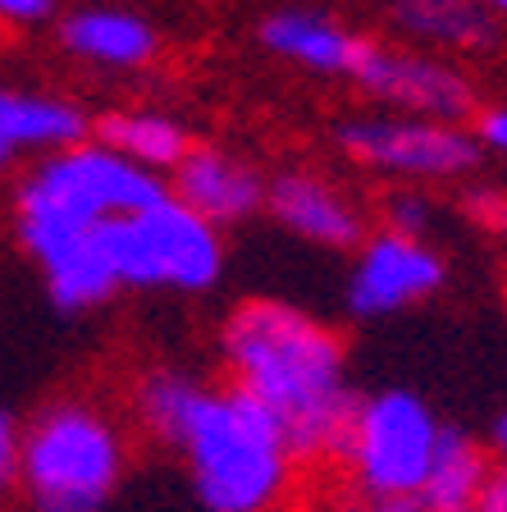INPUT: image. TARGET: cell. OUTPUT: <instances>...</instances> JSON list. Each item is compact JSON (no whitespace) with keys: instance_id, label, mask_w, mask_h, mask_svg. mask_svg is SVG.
Returning a JSON list of instances; mask_svg holds the SVG:
<instances>
[{"instance_id":"5","label":"cell","mask_w":507,"mask_h":512,"mask_svg":"<svg viewBox=\"0 0 507 512\" xmlns=\"http://www.w3.org/2000/svg\"><path fill=\"white\" fill-rule=\"evenodd\" d=\"M439 435L444 421L412 389L361 394L334 458L343 503L416 499L439 453Z\"/></svg>"},{"instance_id":"12","label":"cell","mask_w":507,"mask_h":512,"mask_svg":"<svg viewBox=\"0 0 507 512\" xmlns=\"http://www.w3.org/2000/svg\"><path fill=\"white\" fill-rule=\"evenodd\" d=\"M265 174L233 156L220 142H192V151L169 174V197L211 220L215 229H238L265 211Z\"/></svg>"},{"instance_id":"20","label":"cell","mask_w":507,"mask_h":512,"mask_svg":"<svg viewBox=\"0 0 507 512\" xmlns=\"http://www.w3.org/2000/svg\"><path fill=\"white\" fill-rule=\"evenodd\" d=\"M64 14V0H0V28L32 32Z\"/></svg>"},{"instance_id":"28","label":"cell","mask_w":507,"mask_h":512,"mask_svg":"<svg viewBox=\"0 0 507 512\" xmlns=\"http://www.w3.org/2000/svg\"><path fill=\"white\" fill-rule=\"evenodd\" d=\"M297 512H334V508H297Z\"/></svg>"},{"instance_id":"25","label":"cell","mask_w":507,"mask_h":512,"mask_svg":"<svg viewBox=\"0 0 507 512\" xmlns=\"http://www.w3.org/2000/svg\"><path fill=\"white\" fill-rule=\"evenodd\" d=\"M348 512H430L421 499H375V503H343Z\"/></svg>"},{"instance_id":"14","label":"cell","mask_w":507,"mask_h":512,"mask_svg":"<svg viewBox=\"0 0 507 512\" xmlns=\"http://www.w3.org/2000/svg\"><path fill=\"white\" fill-rule=\"evenodd\" d=\"M92 138V115L64 92L0 87V174Z\"/></svg>"},{"instance_id":"6","label":"cell","mask_w":507,"mask_h":512,"mask_svg":"<svg viewBox=\"0 0 507 512\" xmlns=\"http://www.w3.org/2000/svg\"><path fill=\"white\" fill-rule=\"evenodd\" d=\"M101 256L110 261L119 279V293H183V298H201L224 279V229L211 220H201L192 206L179 197H160L156 206L138 215H119L96 229Z\"/></svg>"},{"instance_id":"19","label":"cell","mask_w":507,"mask_h":512,"mask_svg":"<svg viewBox=\"0 0 507 512\" xmlns=\"http://www.w3.org/2000/svg\"><path fill=\"white\" fill-rule=\"evenodd\" d=\"M434 224V197L425 188H393L384 197V229L407 238H425Z\"/></svg>"},{"instance_id":"11","label":"cell","mask_w":507,"mask_h":512,"mask_svg":"<svg viewBox=\"0 0 507 512\" xmlns=\"http://www.w3.org/2000/svg\"><path fill=\"white\" fill-rule=\"evenodd\" d=\"M55 46L87 69L142 74L160 60L165 37L147 14L128 10V5H110V0H92V5H69L55 19Z\"/></svg>"},{"instance_id":"18","label":"cell","mask_w":507,"mask_h":512,"mask_svg":"<svg viewBox=\"0 0 507 512\" xmlns=\"http://www.w3.org/2000/svg\"><path fill=\"white\" fill-rule=\"evenodd\" d=\"M489 471H494V458H489L485 439L466 435V430H457V426H444L439 453H434L430 476H425L416 499L430 512H476Z\"/></svg>"},{"instance_id":"4","label":"cell","mask_w":507,"mask_h":512,"mask_svg":"<svg viewBox=\"0 0 507 512\" xmlns=\"http://www.w3.org/2000/svg\"><path fill=\"white\" fill-rule=\"evenodd\" d=\"M128 471V430L92 398H55L19 430L14 490L28 512H106Z\"/></svg>"},{"instance_id":"13","label":"cell","mask_w":507,"mask_h":512,"mask_svg":"<svg viewBox=\"0 0 507 512\" xmlns=\"http://www.w3.org/2000/svg\"><path fill=\"white\" fill-rule=\"evenodd\" d=\"M256 46L265 55H275L279 64H293V69H302L311 78H343L348 83L357 74L370 37H361L338 14L284 5V10H270L256 23Z\"/></svg>"},{"instance_id":"17","label":"cell","mask_w":507,"mask_h":512,"mask_svg":"<svg viewBox=\"0 0 507 512\" xmlns=\"http://www.w3.org/2000/svg\"><path fill=\"white\" fill-rule=\"evenodd\" d=\"M206 389H211V384L201 380V375L183 371V366H151V371H142L138 380H133V389H128L133 426H138L151 444L179 453L183 430H188L197 403L206 398Z\"/></svg>"},{"instance_id":"22","label":"cell","mask_w":507,"mask_h":512,"mask_svg":"<svg viewBox=\"0 0 507 512\" xmlns=\"http://www.w3.org/2000/svg\"><path fill=\"white\" fill-rule=\"evenodd\" d=\"M476 142L480 151H489V156H503L507 160V101H494V106H480L476 110Z\"/></svg>"},{"instance_id":"26","label":"cell","mask_w":507,"mask_h":512,"mask_svg":"<svg viewBox=\"0 0 507 512\" xmlns=\"http://www.w3.org/2000/svg\"><path fill=\"white\" fill-rule=\"evenodd\" d=\"M485 448H489V458H494V462H507V407L494 416V421H489Z\"/></svg>"},{"instance_id":"8","label":"cell","mask_w":507,"mask_h":512,"mask_svg":"<svg viewBox=\"0 0 507 512\" xmlns=\"http://www.w3.org/2000/svg\"><path fill=\"white\" fill-rule=\"evenodd\" d=\"M366 101L393 110V115H421L462 124L480 110L476 78L466 74L453 55H434L421 46H384L370 42L357 74L348 78Z\"/></svg>"},{"instance_id":"21","label":"cell","mask_w":507,"mask_h":512,"mask_svg":"<svg viewBox=\"0 0 507 512\" xmlns=\"http://www.w3.org/2000/svg\"><path fill=\"white\" fill-rule=\"evenodd\" d=\"M462 211L471 215L476 224L494 229V234H507V192H503V188H489V183H476V188H466Z\"/></svg>"},{"instance_id":"10","label":"cell","mask_w":507,"mask_h":512,"mask_svg":"<svg viewBox=\"0 0 507 512\" xmlns=\"http://www.w3.org/2000/svg\"><path fill=\"white\" fill-rule=\"evenodd\" d=\"M265 215L284 229L325 252H357L366 238V211L343 183L320 170H279L265 183Z\"/></svg>"},{"instance_id":"7","label":"cell","mask_w":507,"mask_h":512,"mask_svg":"<svg viewBox=\"0 0 507 512\" xmlns=\"http://www.w3.org/2000/svg\"><path fill=\"white\" fill-rule=\"evenodd\" d=\"M329 138L343 160H352L357 170L384 174V179L453 183L476 174L485 160L471 128L421 115H393V110L338 119Z\"/></svg>"},{"instance_id":"24","label":"cell","mask_w":507,"mask_h":512,"mask_svg":"<svg viewBox=\"0 0 507 512\" xmlns=\"http://www.w3.org/2000/svg\"><path fill=\"white\" fill-rule=\"evenodd\" d=\"M476 512H507V462H494L485 480V494H480Z\"/></svg>"},{"instance_id":"23","label":"cell","mask_w":507,"mask_h":512,"mask_svg":"<svg viewBox=\"0 0 507 512\" xmlns=\"http://www.w3.org/2000/svg\"><path fill=\"white\" fill-rule=\"evenodd\" d=\"M19 421L0 407V494L14 490V467H19Z\"/></svg>"},{"instance_id":"9","label":"cell","mask_w":507,"mask_h":512,"mask_svg":"<svg viewBox=\"0 0 507 512\" xmlns=\"http://www.w3.org/2000/svg\"><path fill=\"white\" fill-rule=\"evenodd\" d=\"M448 256L430 238H407L393 229H375L361 238L348 270V311L357 320H384L398 311H412L444 293Z\"/></svg>"},{"instance_id":"1","label":"cell","mask_w":507,"mask_h":512,"mask_svg":"<svg viewBox=\"0 0 507 512\" xmlns=\"http://www.w3.org/2000/svg\"><path fill=\"white\" fill-rule=\"evenodd\" d=\"M220 362L279 421L302 467H334L361 398L343 334L288 298H243L220 320Z\"/></svg>"},{"instance_id":"3","label":"cell","mask_w":507,"mask_h":512,"mask_svg":"<svg viewBox=\"0 0 507 512\" xmlns=\"http://www.w3.org/2000/svg\"><path fill=\"white\" fill-rule=\"evenodd\" d=\"M169 197V179L115 156L101 142H78L69 151L32 160L10 192L14 243L32 266H51L60 252L83 243L96 224L138 215Z\"/></svg>"},{"instance_id":"15","label":"cell","mask_w":507,"mask_h":512,"mask_svg":"<svg viewBox=\"0 0 507 512\" xmlns=\"http://www.w3.org/2000/svg\"><path fill=\"white\" fill-rule=\"evenodd\" d=\"M389 28L434 55H489L498 23L480 0H389Z\"/></svg>"},{"instance_id":"2","label":"cell","mask_w":507,"mask_h":512,"mask_svg":"<svg viewBox=\"0 0 507 512\" xmlns=\"http://www.w3.org/2000/svg\"><path fill=\"white\" fill-rule=\"evenodd\" d=\"M179 458L206 512H297L302 462L284 430L238 384H211L183 430Z\"/></svg>"},{"instance_id":"16","label":"cell","mask_w":507,"mask_h":512,"mask_svg":"<svg viewBox=\"0 0 507 512\" xmlns=\"http://www.w3.org/2000/svg\"><path fill=\"white\" fill-rule=\"evenodd\" d=\"M92 142L169 179L179 170V160L192 151V128L179 115L156 106H110L92 115Z\"/></svg>"},{"instance_id":"27","label":"cell","mask_w":507,"mask_h":512,"mask_svg":"<svg viewBox=\"0 0 507 512\" xmlns=\"http://www.w3.org/2000/svg\"><path fill=\"white\" fill-rule=\"evenodd\" d=\"M480 5H485V10L494 14V23L503 28V23H507V0H480Z\"/></svg>"}]
</instances>
